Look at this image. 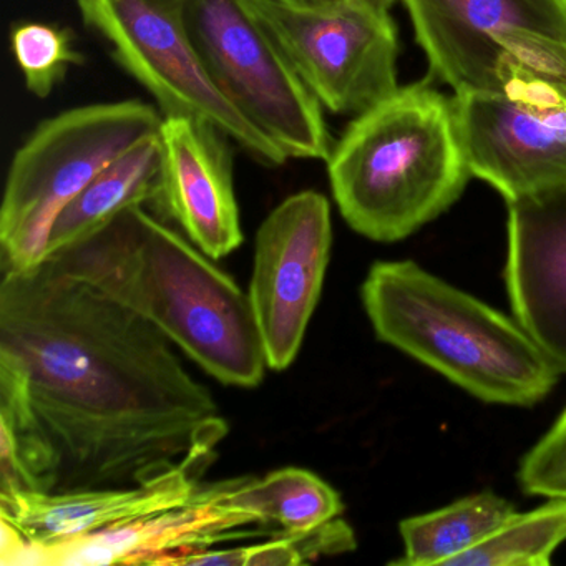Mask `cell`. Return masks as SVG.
Listing matches in <instances>:
<instances>
[{"instance_id": "ba28073f", "label": "cell", "mask_w": 566, "mask_h": 566, "mask_svg": "<svg viewBox=\"0 0 566 566\" xmlns=\"http://www.w3.org/2000/svg\"><path fill=\"white\" fill-rule=\"evenodd\" d=\"M114 61L154 97L164 117L205 118L264 167L290 158L218 91L185 21V0H75Z\"/></svg>"}, {"instance_id": "7a4b0ae2", "label": "cell", "mask_w": 566, "mask_h": 566, "mask_svg": "<svg viewBox=\"0 0 566 566\" xmlns=\"http://www.w3.org/2000/svg\"><path fill=\"white\" fill-rule=\"evenodd\" d=\"M48 260L154 324L218 382H263L266 354L248 293L144 207L122 211Z\"/></svg>"}, {"instance_id": "8fae6325", "label": "cell", "mask_w": 566, "mask_h": 566, "mask_svg": "<svg viewBox=\"0 0 566 566\" xmlns=\"http://www.w3.org/2000/svg\"><path fill=\"white\" fill-rule=\"evenodd\" d=\"M331 247V205L317 191L287 197L261 223L248 300L268 369L286 370L296 360L323 293Z\"/></svg>"}, {"instance_id": "d6986e66", "label": "cell", "mask_w": 566, "mask_h": 566, "mask_svg": "<svg viewBox=\"0 0 566 566\" xmlns=\"http://www.w3.org/2000/svg\"><path fill=\"white\" fill-rule=\"evenodd\" d=\"M566 539V499H549L528 513H513L500 528L449 566H548Z\"/></svg>"}, {"instance_id": "7402d4cb", "label": "cell", "mask_w": 566, "mask_h": 566, "mask_svg": "<svg viewBox=\"0 0 566 566\" xmlns=\"http://www.w3.org/2000/svg\"><path fill=\"white\" fill-rule=\"evenodd\" d=\"M518 480L530 495L566 499V409L549 432L523 457Z\"/></svg>"}, {"instance_id": "5bb4252c", "label": "cell", "mask_w": 566, "mask_h": 566, "mask_svg": "<svg viewBox=\"0 0 566 566\" xmlns=\"http://www.w3.org/2000/svg\"><path fill=\"white\" fill-rule=\"evenodd\" d=\"M217 449L188 453L174 469L137 485L69 492H0V518L31 542L55 546L184 505L200 490Z\"/></svg>"}, {"instance_id": "e0dca14e", "label": "cell", "mask_w": 566, "mask_h": 566, "mask_svg": "<svg viewBox=\"0 0 566 566\" xmlns=\"http://www.w3.org/2000/svg\"><path fill=\"white\" fill-rule=\"evenodd\" d=\"M515 513L513 506L492 492L475 493L426 515L400 522L403 556L397 566H449L455 556L492 535Z\"/></svg>"}, {"instance_id": "ac0fdd59", "label": "cell", "mask_w": 566, "mask_h": 566, "mask_svg": "<svg viewBox=\"0 0 566 566\" xmlns=\"http://www.w3.org/2000/svg\"><path fill=\"white\" fill-rule=\"evenodd\" d=\"M234 500L264 525L296 533L316 528L343 513L339 493L310 470H276L264 479L240 476Z\"/></svg>"}, {"instance_id": "277c9868", "label": "cell", "mask_w": 566, "mask_h": 566, "mask_svg": "<svg viewBox=\"0 0 566 566\" xmlns=\"http://www.w3.org/2000/svg\"><path fill=\"white\" fill-rule=\"evenodd\" d=\"M360 296L382 343L483 402L533 406L558 382L562 370L518 321L412 261L373 264Z\"/></svg>"}, {"instance_id": "30bf717a", "label": "cell", "mask_w": 566, "mask_h": 566, "mask_svg": "<svg viewBox=\"0 0 566 566\" xmlns=\"http://www.w3.org/2000/svg\"><path fill=\"white\" fill-rule=\"evenodd\" d=\"M452 98L473 178L505 201L566 184V87L526 84Z\"/></svg>"}, {"instance_id": "9a60e30c", "label": "cell", "mask_w": 566, "mask_h": 566, "mask_svg": "<svg viewBox=\"0 0 566 566\" xmlns=\"http://www.w3.org/2000/svg\"><path fill=\"white\" fill-rule=\"evenodd\" d=\"M506 207L505 281L515 319L566 373V184Z\"/></svg>"}, {"instance_id": "ffe728a7", "label": "cell", "mask_w": 566, "mask_h": 566, "mask_svg": "<svg viewBox=\"0 0 566 566\" xmlns=\"http://www.w3.org/2000/svg\"><path fill=\"white\" fill-rule=\"evenodd\" d=\"M11 42L25 87L38 98H48L71 67L84 64V55L72 44L71 32L57 25L24 22L15 25Z\"/></svg>"}, {"instance_id": "603a6c76", "label": "cell", "mask_w": 566, "mask_h": 566, "mask_svg": "<svg viewBox=\"0 0 566 566\" xmlns=\"http://www.w3.org/2000/svg\"><path fill=\"white\" fill-rule=\"evenodd\" d=\"M291 8L306 9V11H336V9L353 8V6H377V8L392 9L396 0H277Z\"/></svg>"}, {"instance_id": "3957f363", "label": "cell", "mask_w": 566, "mask_h": 566, "mask_svg": "<svg viewBox=\"0 0 566 566\" xmlns=\"http://www.w3.org/2000/svg\"><path fill=\"white\" fill-rule=\"evenodd\" d=\"M326 164L346 223L380 243L436 220L472 178L453 98L429 81L399 87L354 117Z\"/></svg>"}, {"instance_id": "7c38bea8", "label": "cell", "mask_w": 566, "mask_h": 566, "mask_svg": "<svg viewBox=\"0 0 566 566\" xmlns=\"http://www.w3.org/2000/svg\"><path fill=\"white\" fill-rule=\"evenodd\" d=\"M160 195L155 203L211 260L243 244L233 181V151L223 130L197 117H164Z\"/></svg>"}, {"instance_id": "8992f818", "label": "cell", "mask_w": 566, "mask_h": 566, "mask_svg": "<svg viewBox=\"0 0 566 566\" xmlns=\"http://www.w3.org/2000/svg\"><path fill=\"white\" fill-rule=\"evenodd\" d=\"M433 74L460 94L566 87V0H402Z\"/></svg>"}, {"instance_id": "4fadbf2b", "label": "cell", "mask_w": 566, "mask_h": 566, "mask_svg": "<svg viewBox=\"0 0 566 566\" xmlns=\"http://www.w3.org/2000/svg\"><path fill=\"white\" fill-rule=\"evenodd\" d=\"M238 479L201 485L184 505L165 512L69 539L51 548L54 566L174 565L187 553L238 536L264 525L234 500Z\"/></svg>"}, {"instance_id": "44dd1931", "label": "cell", "mask_w": 566, "mask_h": 566, "mask_svg": "<svg viewBox=\"0 0 566 566\" xmlns=\"http://www.w3.org/2000/svg\"><path fill=\"white\" fill-rule=\"evenodd\" d=\"M356 535L344 520H331L306 532H280L256 545L233 548L234 566H300L356 548Z\"/></svg>"}, {"instance_id": "9c48e42d", "label": "cell", "mask_w": 566, "mask_h": 566, "mask_svg": "<svg viewBox=\"0 0 566 566\" xmlns=\"http://www.w3.org/2000/svg\"><path fill=\"white\" fill-rule=\"evenodd\" d=\"M277 42L324 108L357 117L399 88V34L390 9L306 11L277 0H241Z\"/></svg>"}, {"instance_id": "2e32d148", "label": "cell", "mask_w": 566, "mask_h": 566, "mask_svg": "<svg viewBox=\"0 0 566 566\" xmlns=\"http://www.w3.org/2000/svg\"><path fill=\"white\" fill-rule=\"evenodd\" d=\"M164 148L160 132L142 140L108 165L52 228L49 254L94 234L128 208L155 203L161 187Z\"/></svg>"}, {"instance_id": "6da1fadb", "label": "cell", "mask_w": 566, "mask_h": 566, "mask_svg": "<svg viewBox=\"0 0 566 566\" xmlns=\"http://www.w3.org/2000/svg\"><path fill=\"white\" fill-rule=\"evenodd\" d=\"M0 370L31 407L28 437L6 457L31 492L137 485L228 433L161 331L49 260L4 270Z\"/></svg>"}, {"instance_id": "52a82bcc", "label": "cell", "mask_w": 566, "mask_h": 566, "mask_svg": "<svg viewBox=\"0 0 566 566\" xmlns=\"http://www.w3.org/2000/svg\"><path fill=\"white\" fill-rule=\"evenodd\" d=\"M205 71L224 98L287 158H329L323 105L241 0H185Z\"/></svg>"}, {"instance_id": "5b68a950", "label": "cell", "mask_w": 566, "mask_h": 566, "mask_svg": "<svg viewBox=\"0 0 566 566\" xmlns=\"http://www.w3.org/2000/svg\"><path fill=\"white\" fill-rule=\"evenodd\" d=\"M164 115L142 101L108 102L62 112L42 122L15 151L0 208L4 270H31L48 260L52 228L108 165L150 135Z\"/></svg>"}]
</instances>
